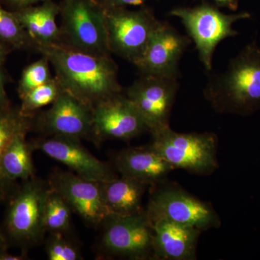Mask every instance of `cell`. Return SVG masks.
Returning <instances> with one entry per match:
<instances>
[{
	"mask_svg": "<svg viewBox=\"0 0 260 260\" xmlns=\"http://www.w3.org/2000/svg\"><path fill=\"white\" fill-rule=\"evenodd\" d=\"M39 48L52 64L61 90L92 109L121 93L117 68L109 55L84 52L59 43Z\"/></svg>",
	"mask_w": 260,
	"mask_h": 260,
	"instance_id": "6da1fadb",
	"label": "cell"
},
{
	"mask_svg": "<svg viewBox=\"0 0 260 260\" xmlns=\"http://www.w3.org/2000/svg\"><path fill=\"white\" fill-rule=\"evenodd\" d=\"M204 95L220 114L251 115L260 109V47L246 44L226 69L210 77Z\"/></svg>",
	"mask_w": 260,
	"mask_h": 260,
	"instance_id": "7a4b0ae2",
	"label": "cell"
},
{
	"mask_svg": "<svg viewBox=\"0 0 260 260\" xmlns=\"http://www.w3.org/2000/svg\"><path fill=\"white\" fill-rule=\"evenodd\" d=\"M49 189V183L32 177L10 193L3 229H0L8 246L26 251L42 239L46 232L44 210Z\"/></svg>",
	"mask_w": 260,
	"mask_h": 260,
	"instance_id": "3957f363",
	"label": "cell"
},
{
	"mask_svg": "<svg viewBox=\"0 0 260 260\" xmlns=\"http://www.w3.org/2000/svg\"><path fill=\"white\" fill-rule=\"evenodd\" d=\"M152 136V146L175 170L208 176L219 167L218 140L214 133H179L169 126Z\"/></svg>",
	"mask_w": 260,
	"mask_h": 260,
	"instance_id": "277c9868",
	"label": "cell"
},
{
	"mask_svg": "<svg viewBox=\"0 0 260 260\" xmlns=\"http://www.w3.org/2000/svg\"><path fill=\"white\" fill-rule=\"evenodd\" d=\"M169 15L180 19L208 72L213 68L214 53L218 44L228 38L239 35L233 28L234 24L251 18L247 12L225 14L216 6L205 3L194 8H175Z\"/></svg>",
	"mask_w": 260,
	"mask_h": 260,
	"instance_id": "5b68a950",
	"label": "cell"
},
{
	"mask_svg": "<svg viewBox=\"0 0 260 260\" xmlns=\"http://www.w3.org/2000/svg\"><path fill=\"white\" fill-rule=\"evenodd\" d=\"M153 187L145 210L149 220H167L196 228L202 232L221 225L213 205L202 201L174 183L167 181Z\"/></svg>",
	"mask_w": 260,
	"mask_h": 260,
	"instance_id": "8992f818",
	"label": "cell"
},
{
	"mask_svg": "<svg viewBox=\"0 0 260 260\" xmlns=\"http://www.w3.org/2000/svg\"><path fill=\"white\" fill-rule=\"evenodd\" d=\"M104 15L109 51L134 64L143 55L160 21L147 9L104 8Z\"/></svg>",
	"mask_w": 260,
	"mask_h": 260,
	"instance_id": "52a82bcc",
	"label": "cell"
},
{
	"mask_svg": "<svg viewBox=\"0 0 260 260\" xmlns=\"http://www.w3.org/2000/svg\"><path fill=\"white\" fill-rule=\"evenodd\" d=\"M68 44L84 52L109 55L104 8L90 0H67L62 13V30Z\"/></svg>",
	"mask_w": 260,
	"mask_h": 260,
	"instance_id": "ba28073f",
	"label": "cell"
},
{
	"mask_svg": "<svg viewBox=\"0 0 260 260\" xmlns=\"http://www.w3.org/2000/svg\"><path fill=\"white\" fill-rule=\"evenodd\" d=\"M104 223V250L128 259H153V229L145 210L126 216L109 215Z\"/></svg>",
	"mask_w": 260,
	"mask_h": 260,
	"instance_id": "9c48e42d",
	"label": "cell"
},
{
	"mask_svg": "<svg viewBox=\"0 0 260 260\" xmlns=\"http://www.w3.org/2000/svg\"><path fill=\"white\" fill-rule=\"evenodd\" d=\"M179 89L177 78L142 75L126 89L125 95L140 113L152 135L169 126Z\"/></svg>",
	"mask_w": 260,
	"mask_h": 260,
	"instance_id": "30bf717a",
	"label": "cell"
},
{
	"mask_svg": "<svg viewBox=\"0 0 260 260\" xmlns=\"http://www.w3.org/2000/svg\"><path fill=\"white\" fill-rule=\"evenodd\" d=\"M191 43L169 23L160 22L143 55L134 63L143 75L179 79V61Z\"/></svg>",
	"mask_w": 260,
	"mask_h": 260,
	"instance_id": "8fae6325",
	"label": "cell"
},
{
	"mask_svg": "<svg viewBox=\"0 0 260 260\" xmlns=\"http://www.w3.org/2000/svg\"><path fill=\"white\" fill-rule=\"evenodd\" d=\"M49 185L62 197L75 212L92 225L104 223L109 213L103 199L101 183L88 180L72 172L56 169Z\"/></svg>",
	"mask_w": 260,
	"mask_h": 260,
	"instance_id": "7c38bea8",
	"label": "cell"
},
{
	"mask_svg": "<svg viewBox=\"0 0 260 260\" xmlns=\"http://www.w3.org/2000/svg\"><path fill=\"white\" fill-rule=\"evenodd\" d=\"M148 131L145 121L125 95L119 93L93 109V140H129Z\"/></svg>",
	"mask_w": 260,
	"mask_h": 260,
	"instance_id": "4fadbf2b",
	"label": "cell"
},
{
	"mask_svg": "<svg viewBox=\"0 0 260 260\" xmlns=\"http://www.w3.org/2000/svg\"><path fill=\"white\" fill-rule=\"evenodd\" d=\"M30 145L32 149L41 150L84 179L103 183L116 177L111 167L92 155L80 140L51 137Z\"/></svg>",
	"mask_w": 260,
	"mask_h": 260,
	"instance_id": "5bb4252c",
	"label": "cell"
},
{
	"mask_svg": "<svg viewBox=\"0 0 260 260\" xmlns=\"http://www.w3.org/2000/svg\"><path fill=\"white\" fill-rule=\"evenodd\" d=\"M43 129L51 137L81 140L93 138V109L61 90L50 109L41 118Z\"/></svg>",
	"mask_w": 260,
	"mask_h": 260,
	"instance_id": "9a60e30c",
	"label": "cell"
},
{
	"mask_svg": "<svg viewBox=\"0 0 260 260\" xmlns=\"http://www.w3.org/2000/svg\"><path fill=\"white\" fill-rule=\"evenodd\" d=\"M150 223L153 229V259H196L202 231L162 219L151 220Z\"/></svg>",
	"mask_w": 260,
	"mask_h": 260,
	"instance_id": "2e32d148",
	"label": "cell"
},
{
	"mask_svg": "<svg viewBox=\"0 0 260 260\" xmlns=\"http://www.w3.org/2000/svg\"><path fill=\"white\" fill-rule=\"evenodd\" d=\"M115 166L121 176L149 186L167 181L169 174L175 170L151 145L122 150L116 157Z\"/></svg>",
	"mask_w": 260,
	"mask_h": 260,
	"instance_id": "e0dca14e",
	"label": "cell"
},
{
	"mask_svg": "<svg viewBox=\"0 0 260 260\" xmlns=\"http://www.w3.org/2000/svg\"><path fill=\"white\" fill-rule=\"evenodd\" d=\"M104 204L109 215H135L143 212L142 200L147 184L121 176L101 183Z\"/></svg>",
	"mask_w": 260,
	"mask_h": 260,
	"instance_id": "ac0fdd59",
	"label": "cell"
},
{
	"mask_svg": "<svg viewBox=\"0 0 260 260\" xmlns=\"http://www.w3.org/2000/svg\"><path fill=\"white\" fill-rule=\"evenodd\" d=\"M13 12L29 37L39 47L58 43L60 30L56 22L59 12L57 5L48 0L41 6H30Z\"/></svg>",
	"mask_w": 260,
	"mask_h": 260,
	"instance_id": "d6986e66",
	"label": "cell"
},
{
	"mask_svg": "<svg viewBox=\"0 0 260 260\" xmlns=\"http://www.w3.org/2000/svg\"><path fill=\"white\" fill-rule=\"evenodd\" d=\"M25 134L15 138L7 149L1 161L3 181L11 193L16 181H26L34 177V167L31 158V147Z\"/></svg>",
	"mask_w": 260,
	"mask_h": 260,
	"instance_id": "ffe728a7",
	"label": "cell"
},
{
	"mask_svg": "<svg viewBox=\"0 0 260 260\" xmlns=\"http://www.w3.org/2000/svg\"><path fill=\"white\" fill-rule=\"evenodd\" d=\"M32 124V116L25 115L20 107H12L10 105L0 109V200L8 199L10 194L2 176L3 155L15 138L28 134Z\"/></svg>",
	"mask_w": 260,
	"mask_h": 260,
	"instance_id": "44dd1931",
	"label": "cell"
},
{
	"mask_svg": "<svg viewBox=\"0 0 260 260\" xmlns=\"http://www.w3.org/2000/svg\"><path fill=\"white\" fill-rule=\"evenodd\" d=\"M72 209L59 193L49 186L44 210V224L46 232L62 234L68 232L71 224Z\"/></svg>",
	"mask_w": 260,
	"mask_h": 260,
	"instance_id": "7402d4cb",
	"label": "cell"
},
{
	"mask_svg": "<svg viewBox=\"0 0 260 260\" xmlns=\"http://www.w3.org/2000/svg\"><path fill=\"white\" fill-rule=\"evenodd\" d=\"M61 88L55 78L43 84L37 88L20 96V110L25 115L31 116L32 113L41 108L52 104L60 93Z\"/></svg>",
	"mask_w": 260,
	"mask_h": 260,
	"instance_id": "603a6c76",
	"label": "cell"
},
{
	"mask_svg": "<svg viewBox=\"0 0 260 260\" xmlns=\"http://www.w3.org/2000/svg\"><path fill=\"white\" fill-rule=\"evenodd\" d=\"M29 39L14 12L5 9L0 2V44L23 48L28 44Z\"/></svg>",
	"mask_w": 260,
	"mask_h": 260,
	"instance_id": "cb8c5ba5",
	"label": "cell"
},
{
	"mask_svg": "<svg viewBox=\"0 0 260 260\" xmlns=\"http://www.w3.org/2000/svg\"><path fill=\"white\" fill-rule=\"evenodd\" d=\"M49 61L44 56L43 59L35 61L23 70L19 82L18 93L20 97L32 89L37 88L52 79L49 72Z\"/></svg>",
	"mask_w": 260,
	"mask_h": 260,
	"instance_id": "d4e9b609",
	"label": "cell"
},
{
	"mask_svg": "<svg viewBox=\"0 0 260 260\" xmlns=\"http://www.w3.org/2000/svg\"><path fill=\"white\" fill-rule=\"evenodd\" d=\"M62 234H51L46 245L49 260H78L81 259L78 248Z\"/></svg>",
	"mask_w": 260,
	"mask_h": 260,
	"instance_id": "484cf974",
	"label": "cell"
},
{
	"mask_svg": "<svg viewBox=\"0 0 260 260\" xmlns=\"http://www.w3.org/2000/svg\"><path fill=\"white\" fill-rule=\"evenodd\" d=\"M46 1H48V0H0L1 3H5L8 6L13 8L15 10L14 11L28 8V7L32 6L41 2Z\"/></svg>",
	"mask_w": 260,
	"mask_h": 260,
	"instance_id": "4316f807",
	"label": "cell"
},
{
	"mask_svg": "<svg viewBox=\"0 0 260 260\" xmlns=\"http://www.w3.org/2000/svg\"><path fill=\"white\" fill-rule=\"evenodd\" d=\"M106 8H124L127 5H140L148 0H103Z\"/></svg>",
	"mask_w": 260,
	"mask_h": 260,
	"instance_id": "83f0119b",
	"label": "cell"
},
{
	"mask_svg": "<svg viewBox=\"0 0 260 260\" xmlns=\"http://www.w3.org/2000/svg\"><path fill=\"white\" fill-rule=\"evenodd\" d=\"M10 106L5 88V78L3 72L0 70V109Z\"/></svg>",
	"mask_w": 260,
	"mask_h": 260,
	"instance_id": "f1b7e54d",
	"label": "cell"
},
{
	"mask_svg": "<svg viewBox=\"0 0 260 260\" xmlns=\"http://www.w3.org/2000/svg\"><path fill=\"white\" fill-rule=\"evenodd\" d=\"M28 259L26 251H23L20 254H13L8 252V249L0 251V260H24Z\"/></svg>",
	"mask_w": 260,
	"mask_h": 260,
	"instance_id": "f546056e",
	"label": "cell"
},
{
	"mask_svg": "<svg viewBox=\"0 0 260 260\" xmlns=\"http://www.w3.org/2000/svg\"><path fill=\"white\" fill-rule=\"evenodd\" d=\"M218 8H225L236 11L238 9V0H210Z\"/></svg>",
	"mask_w": 260,
	"mask_h": 260,
	"instance_id": "4dcf8cb0",
	"label": "cell"
},
{
	"mask_svg": "<svg viewBox=\"0 0 260 260\" xmlns=\"http://www.w3.org/2000/svg\"><path fill=\"white\" fill-rule=\"evenodd\" d=\"M5 46L3 44H0V70H1L2 66L4 63L5 56H6L7 51L5 49Z\"/></svg>",
	"mask_w": 260,
	"mask_h": 260,
	"instance_id": "1f68e13d",
	"label": "cell"
},
{
	"mask_svg": "<svg viewBox=\"0 0 260 260\" xmlns=\"http://www.w3.org/2000/svg\"><path fill=\"white\" fill-rule=\"evenodd\" d=\"M8 243H7L6 239L3 235V232L0 229V251L8 249Z\"/></svg>",
	"mask_w": 260,
	"mask_h": 260,
	"instance_id": "d6a6232c",
	"label": "cell"
},
{
	"mask_svg": "<svg viewBox=\"0 0 260 260\" xmlns=\"http://www.w3.org/2000/svg\"><path fill=\"white\" fill-rule=\"evenodd\" d=\"M66 1H67V0H66Z\"/></svg>",
	"mask_w": 260,
	"mask_h": 260,
	"instance_id": "836d02e7",
	"label": "cell"
}]
</instances>
